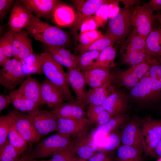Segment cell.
<instances>
[{"label":"cell","instance_id":"59","mask_svg":"<svg viewBox=\"0 0 161 161\" xmlns=\"http://www.w3.org/2000/svg\"><path fill=\"white\" fill-rule=\"evenodd\" d=\"M161 157V139L157 144L154 151V155Z\"/></svg>","mask_w":161,"mask_h":161},{"label":"cell","instance_id":"3","mask_svg":"<svg viewBox=\"0 0 161 161\" xmlns=\"http://www.w3.org/2000/svg\"><path fill=\"white\" fill-rule=\"evenodd\" d=\"M133 8H120L116 15L110 17L105 34L112 37L117 42H123L133 29L132 14Z\"/></svg>","mask_w":161,"mask_h":161},{"label":"cell","instance_id":"6","mask_svg":"<svg viewBox=\"0 0 161 161\" xmlns=\"http://www.w3.org/2000/svg\"><path fill=\"white\" fill-rule=\"evenodd\" d=\"M22 66L19 61L13 58L9 59L0 69V83L11 90L21 84L26 77L23 72Z\"/></svg>","mask_w":161,"mask_h":161},{"label":"cell","instance_id":"61","mask_svg":"<svg viewBox=\"0 0 161 161\" xmlns=\"http://www.w3.org/2000/svg\"><path fill=\"white\" fill-rule=\"evenodd\" d=\"M72 161H88V160L82 159L77 155L74 158Z\"/></svg>","mask_w":161,"mask_h":161},{"label":"cell","instance_id":"21","mask_svg":"<svg viewBox=\"0 0 161 161\" xmlns=\"http://www.w3.org/2000/svg\"><path fill=\"white\" fill-rule=\"evenodd\" d=\"M124 93L115 91L105 100L102 106L112 117L123 114L127 104V98Z\"/></svg>","mask_w":161,"mask_h":161},{"label":"cell","instance_id":"25","mask_svg":"<svg viewBox=\"0 0 161 161\" xmlns=\"http://www.w3.org/2000/svg\"><path fill=\"white\" fill-rule=\"evenodd\" d=\"M11 103L15 109L29 115L37 114L40 110L38 106L24 96L18 90L11 91L9 95Z\"/></svg>","mask_w":161,"mask_h":161},{"label":"cell","instance_id":"51","mask_svg":"<svg viewBox=\"0 0 161 161\" xmlns=\"http://www.w3.org/2000/svg\"><path fill=\"white\" fill-rule=\"evenodd\" d=\"M13 0H0V18L1 21L11 6Z\"/></svg>","mask_w":161,"mask_h":161},{"label":"cell","instance_id":"56","mask_svg":"<svg viewBox=\"0 0 161 161\" xmlns=\"http://www.w3.org/2000/svg\"><path fill=\"white\" fill-rule=\"evenodd\" d=\"M9 59L5 55L3 43L0 39V66H2Z\"/></svg>","mask_w":161,"mask_h":161},{"label":"cell","instance_id":"46","mask_svg":"<svg viewBox=\"0 0 161 161\" xmlns=\"http://www.w3.org/2000/svg\"><path fill=\"white\" fill-rule=\"evenodd\" d=\"M147 73L151 78L159 80L161 78V60L155 59Z\"/></svg>","mask_w":161,"mask_h":161},{"label":"cell","instance_id":"64","mask_svg":"<svg viewBox=\"0 0 161 161\" xmlns=\"http://www.w3.org/2000/svg\"><path fill=\"white\" fill-rule=\"evenodd\" d=\"M159 12V13H160V15L161 16V11H160V12Z\"/></svg>","mask_w":161,"mask_h":161},{"label":"cell","instance_id":"55","mask_svg":"<svg viewBox=\"0 0 161 161\" xmlns=\"http://www.w3.org/2000/svg\"><path fill=\"white\" fill-rule=\"evenodd\" d=\"M11 103L10 98L8 95L1 94L0 95V112L7 108Z\"/></svg>","mask_w":161,"mask_h":161},{"label":"cell","instance_id":"12","mask_svg":"<svg viewBox=\"0 0 161 161\" xmlns=\"http://www.w3.org/2000/svg\"><path fill=\"white\" fill-rule=\"evenodd\" d=\"M85 105L78 100L72 99L64 102L51 111L58 118L79 120L86 118Z\"/></svg>","mask_w":161,"mask_h":161},{"label":"cell","instance_id":"1","mask_svg":"<svg viewBox=\"0 0 161 161\" xmlns=\"http://www.w3.org/2000/svg\"><path fill=\"white\" fill-rule=\"evenodd\" d=\"M25 28L29 37L48 46L64 47L69 41L68 35L64 31L42 21L33 14Z\"/></svg>","mask_w":161,"mask_h":161},{"label":"cell","instance_id":"44","mask_svg":"<svg viewBox=\"0 0 161 161\" xmlns=\"http://www.w3.org/2000/svg\"><path fill=\"white\" fill-rule=\"evenodd\" d=\"M46 47V51L54 52L62 57L74 61L76 63L77 56L74 55L70 51L64 47H52L48 45Z\"/></svg>","mask_w":161,"mask_h":161},{"label":"cell","instance_id":"34","mask_svg":"<svg viewBox=\"0 0 161 161\" xmlns=\"http://www.w3.org/2000/svg\"><path fill=\"white\" fill-rule=\"evenodd\" d=\"M7 139L10 144L20 155L27 149L28 143L17 131L14 123L9 131Z\"/></svg>","mask_w":161,"mask_h":161},{"label":"cell","instance_id":"5","mask_svg":"<svg viewBox=\"0 0 161 161\" xmlns=\"http://www.w3.org/2000/svg\"><path fill=\"white\" fill-rule=\"evenodd\" d=\"M155 60L151 59L133 65L124 71L112 73L113 82L131 88L145 76Z\"/></svg>","mask_w":161,"mask_h":161},{"label":"cell","instance_id":"32","mask_svg":"<svg viewBox=\"0 0 161 161\" xmlns=\"http://www.w3.org/2000/svg\"><path fill=\"white\" fill-rule=\"evenodd\" d=\"M120 53L122 61L129 65L132 66L152 59L146 51L130 50Z\"/></svg>","mask_w":161,"mask_h":161},{"label":"cell","instance_id":"49","mask_svg":"<svg viewBox=\"0 0 161 161\" xmlns=\"http://www.w3.org/2000/svg\"><path fill=\"white\" fill-rule=\"evenodd\" d=\"M97 26L95 18L91 16L86 18L83 22L80 28V32L97 30Z\"/></svg>","mask_w":161,"mask_h":161},{"label":"cell","instance_id":"20","mask_svg":"<svg viewBox=\"0 0 161 161\" xmlns=\"http://www.w3.org/2000/svg\"><path fill=\"white\" fill-rule=\"evenodd\" d=\"M76 17V13L72 7L61 2L56 6L50 16L54 23L60 27L73 24Z\"/></svg>","mask_w":161,"mask_h":161},{"label":"cell","instance_id":"23","mask_svg":"<svg viewBox=\"0 0 161 161\" xmlns=\"http://www.w3.org/2000/svg\"><path fill=\"white\" fill-rule=\"evenodd\" d=\"M120 138L123 145L143 151L141 129L134 123H130L126 126Z\"/></svg>","mask_w":161,"mask_h":161},{"label":"cell","instance_id":"41","mask_svg":"<svg viewBox=\"0 0 161 161\" xmlns=\"http://www.w3.org/2000/svg\"><path fill=\"white\" fill-rule=\"evenodd\" d=\"M102 35L101 32L97 30L87 31L80 32L78 35V40L80 44L88 45L95 41Z\"/></svg>","mask_w":161,"mask_h":161},{"label":"cell","instance_id":"9","mask_svg":"<svg viewBox=\"0 0 161 161\" xmlns=\"http://www.w3.org/2000/svg\"><path fill=\"white\" fill-rule=\"evenodd\" d=\"M95 125L93 121L87 118L79 120L58 118L57 131L58 133L75 137L88 132Z\"/></svg>","mask_w":161,"mask_h":161},{"label":"cell","instance_id":"28","mask_svg":"<svg viewBox=\"0 0 161 161\" xmlns=\"http://www.w3.org/2000/svg\"><path fill=\"white\" fill-rule=\"evenodd\" d=\"M127 119V116L123 114L112 117L105 123L96 126L90 134L94 140L97 136L108 135L125 123Z\"/></svg>","mask_w":161,"mask_h":161},{"label":"cell","instance_id":"39","mask_svg":"<svg viewBox=\"0 0 161 161\" xmlns=\"http://www.w3.org/2000/svg\"><path fill=\"white\" fill-rule=\"evenodd\" d=\"M76 156L73 146L64 148L55 152L50 159L51 161H72Z\"/></svg>","mask_w":161,"mask_h":161},{"label":"cell","instance_id":"27","mask_svg":"<svg viewBox=\"0 0 161 161\" xmlns=\"http://www.w3.org/2000/svg\"><path fill=\"white\" fill-rule=\"evenodd\" d=\"M143 151L147 155H154L161 137L154 132L145 122L141 129Z\"/></svg>","mask_w":161,"mask_h":161},{"label":"cell","instance_id":"14","mask_svg":"<svg viewBox=\"0 0 161 161\" xmlns=\"http://www.w3.org/2000/svg\"><path fill=\"white\" fill-rule=\"evenodd\" d=\"M32 41L26 30L13 31L12 57L19 61L33 53Z\"/></svg>","mask_w":161,"mask_h":161},{"label":"cell","instance_id":"19","mask_svg":"<svg viewBox=\"0 0 161 161\" xmlns=\"http://www.w3.org/2000/svg\"><path fill=\"white\" fill-rule=\"evenodd\" d=\"M115 91L112 79L100 87L87 91L84 104L102 105L106 99Z\"/></svg>","mask_w":161,"mask_h":161},{"label":"cell","instance_id":"8","mask_svg":"<svg viewBox=\"0 0 161 161\" xmlns=\"http://www.w3.org/2000/svg\"><path fill=\"white\" fill-rule=\"evenodd\" d=\"M17 131L29 144L39 142L41 135L30 120L28 114L20 113L15 109L12 111Z\"/></svg>","mask_w":161,"mask_h":161},{"label":"cell","instance_id":"22","mask_svg":"<svg viewBox=\"0 0 161 161\" xmlns=\"http://www.w3.org/2000/svg\"><path fill=\"white\" fill-rule=\"evenodd\" d=\"M17 90L38 106L43 104L41 98V83L35 78L30 77L26 78Z\"/></svg>","mask_w":161,"mask_h":161},{"label":"cell","instance_id":"33","mask_svg":"<svg viewBox=\"0 0 161 161\" xmlns=\"http://www.w3.org/2000/svg\"><path fill=\"white\" fill-rule=\"evenodd\" d=\"M142 151L123 145L117 149L114 161H142Z\"/></svg>","mask_w":161,"mask_h":161},{"label":"cell","instance_id":"37","mask_svg":"<svg viewBox=\"0 0 161 161\" xmlns=\"http://www.w3.org/2000/svg\"><path fill=\"white\" fill-rule=\"evenodd\" d=\"M21 157L8 140L0 147V161H18Z\"/></svg>","mask_w":161,"mask_h":161},{"label":"cell","instance_id":"26","mask_svg":"<svg viewBox=\"0 0 161 161\" xmlns=\"http://www.w3.org/2000/svg\"><path fill=\"white\" fill-rule=\"evenodd\" d=\"M145 41L147 49L151 58L161 60V28L159 24L153 27Z\"/></svg>","mask_w":161,"mask_h":161},{"label":"cell","instance_id":"7","mask_svg":"<svg viewBox=\"0 0 161 161\" xmlns=\"http://www.w3.org/2000/svg\"><path fill=\"white\" fill-rule=\"evenodd\" d=\"M153 12L145 4L136 5L132 14L133 28L144 39H146L153 28L154 20Z\"/></svg>","mask_w":161,"mask_h":161},{"label":"cell","instance_id":"58","mask_svg":"<svg viewBox=\"0 0 161 161\" xmlns=\"http://www.w3.org/2000/svg\"><path fill=\"white\" fill-rule=\"evenodd\" d=\"M33 158L32 156L31 151L26 152H24L18 161H31Z\"/></svg>","mask_w":161,"mask_h":161},{"label":"cell","instance_id":"42","mask_svg":"<svg viewBox=\"0 0 161 161\" xmlns=\"http://www.w3.org/2000/svg\"><path fill=\"white\" fill-rule=\"evenodd\" d=\"M13 35V31L10 30L0 38L3 43L5 55L10 59L12 57Z\"/></svg>","mask_w":161,"mask_h":161},{"label":"cell","instance_id":"40","mask_svg":"<svg viewBox=\"0 0 161 161\" xmlns=\"http://www.w3.org/2000/svg\"><path fill=\"white\" fill-rule=\"evenodd\" d=\"M121 138L115 133H111L108 134L102 146L103 151L111 152L118 148L120 144Z\"/></svg>","mask_w":161,"mask_h":161},{"label":"cell","instance_id":"4","mask_svg":"<svg viewBox=\"0 0 161 161\" xmlns=\"http://www.w3.org/2000/svg\"><path fill=\"white\" fill-rule=\"evenodd\" d=\"M72 146L70 136L58 133L39 141L31 153L34 159L43 158L52 156L60 149Z\"/></svg>","mask_w":161,"mask_h":161},{"label":"cell","instance_id":"38","mask_svg":"<svg viewBox=\"0 0 161 161\" xmlns=\"http://www.w3.org/2000/svg\"><path fill=\"white\" fill-rule=\"evenodd\" d=\"M140 92L138 99H154L151 88V78L145 76L139 81Z\"/></svg>","mask_w":161,"mask_h":161},{"label":"cell","instance_id":"15","mask_svg":"<svg viewBox=\"0 0 161 161\" xmlns=\"http://www.w3.org/2000/svg\"><path fill=\"white\" fill-rule=\"evenodd\" d=\"M32 14L24 5L17 2L12 8L8 24L12 31H20L28 24Z\"/></svg>","mask_w":161,"mask_h":161},{"label":"cell","instance_id":"60","mask_svg":"<svg viewBox=\"0 0 161 161\" xmlns=\"http://www.w3.org/2000/svg\"><path fill=\"white\" fill-rule=\"evenodd\" d=\"M154 16L155 19L158 21L159 25L161 28V16L159 12L154 14Z\"/></svg>","mask_w":161,"mask_h":161},{"label":"cell","instance_id":"63","mask_svg":"<svg viewBox=\"0 0 161 161\" xmlns=\"http://www.w3.org/2000/svg\"><path fill=\"white\" fill-rule=\"evenodd\" d=\"M157 161H161V157H160L157 160Z\"/></svg>","mask_w":161,"mask_h":161},{"label":"cell","instance_id":"62","mask_svg":"<svg viewBox=\"0 0 161 161\" xmlns=\"http://www.w3.org/2000/svg\"><path fill=\"white\" fill-rule=\"evenodd\" d=\"M31 161H51L50 159L47 160H38L35 159L33 158Z\"/></svg>","mask_w":161,"mask_h":161},{"label":"cell","instance_id":"31","mask_svg":"<svg viewBox=\"0 0 161 161\" xmlns=\"http://www.w3.org/2000/svg\"><path fill=\"white\" fill-rule=\"evenodd\" d=\"M145 40L133 28L130 35L122 42L120 52L130 50L148 51Z\"/></svg>","mask_w":161,"mask_h":161},{"label":"cell","instance_id":"29","mask_svg":"<svg viewBox=\"0 0 161 161\" xmlns=\"http://www.w3.org/2000/svg\"><path fill=\"white\" fill-rule=\"evenodd\" d=\"M116 40L112 37L108 35H102L98 39L93 43L88 45L78 44L75 47V51L80 55L89 51L96 50L101 51L105 48L113 46L117 42Z\"/></svg>","mask_w":161,"mask_h":161},{"label":"cell","instance_id":"36","mask_svg":"<svg viewBox=\"0 0 161 161\" xmlns=\"http://www.w3.org/2000/svg\"><path fill=\"white\" fill-rule=\"evenodd\" d=\"M14 123L12 111L0 117V147L7 140L9 131Z\"/></svg>","mask_w":161,"mask_h":161},{"label":"cell","instance_id":"50","mask_svg":"<svg viewBox=\"0 0 161 161\" xmlns=\"http://www.w3.org/2000/svg\"><path fill=\"white\" fill-rule=\"evenodd\" d=\"M110 114L106 110L100 113L93 122L96 126L103 125L107 122L112 117Z\"/></svg>","mask_w":161,"mask_h":161},{"label":"cell","instance_id":"47","mask_svg":"<svg viewBox=\"0 0 161 161\" xmlns=\"http://www.w3.org/2000/svg\"><path fill=\"white\" fill-rule=\"evenodd\" d=\"M110 152L103 151H97L88 161H114V159Z\"/></svg>","mask_w":161,"mask_h":161},{"label":"cell","instance_id":"24","mask_svg":"<svg viewBox=\"0 0 161 161\" xmlns=\"http://www.w3.org/2000/svg\"><path fill=\"white\" fill-rule=\"evenodd\" d=\"M110 68H96L83 72L86 85L91 88L100 87L112 79Z\"/></svg>","mask_w":161,"mask_h":161},{"label":"cell","instance_id":"2","mask_svg":"<svg viewBox=\"0 0 161 161\" xmlns=\"http://www.w3.org/2000/svg\"><path fill=\"white\" fill-rule=\"evenodd\" d=\"M39 61L46 78L60 91L64 101L73 99L66 72L62 66L56 62L51 54L45 51L40 55Z\"/></svg>","mask_w":161,"mask_h":161},{"label":"cell","instance_id":"16","mask_svg":"<svg viewBox=\"0 0 161 161\" xmlns=\"http://www.w3.org/2000/svg\"><path fill=\"white\" fill-rule=\"evenodd\" d=\"M41 98L43 104L54 109L64 103L59 89L46 78L41 83Z\"/></svg>","mask_w":161,"mask_h":161},{"label":"cell","instance_id":"52","mask_svg":"<svg viewBox=\"0 0 161 161\" xmlns=\"http://www.w3.org/2000/svg\"><path fill=\"white\" fill-rule=\"evenodd\" d=\"M145 123L154 132L161 137V121L150 119Z\"/></svg>","mask_w":161,"mask_h":161},{"label":"cell","instance_id":"43","mask_svg":"<svg viewBox=\"0 0 161 161\" xmlns=\"http://www.w3.org/2000/svg\"><path fill=\"white\" fill-rule=\"evenodd\" d=\"M23 72L26 77L33 74L41 75L43 74L42 68L39 62L30 64H22Z\"/></svg>","mask_w":161,"mask_h":161},{"label":"cell","instance_id":"45","mask_svg":"<svg viewBox=\"0 0 161 161\" xmlns=\"http://www.w3.org/2000/svg\"><path fill=\"white\" fill-rule=\"evenodd\" d=\"M49 53L54 59L62 66H64L68 69L76 67V62L74 61L63 57L56 52L52 51L47 52Z\"/></svg>","mask_w":161,"mask_h":161},{"label":"cell","instance_id":"57","mask_svg":"<svg viewBox=\"0 0 161 161\" xmlns=\"http://www.w3.org/2000/svg\"><path fill=\"white\" fill-rule=\"evenodd\" d=\"M125 5V7H133L134 5H138L141 1L140 0H120Z\"/></svg>","mask_w":161,"mask_h":161},{"label":"cell","instance_id":"10","mask_svg":"<svg viewBox=\"0 0 161 161\" xmlns=\"http://www.w3.org/2000/svg\"><path fill=\"white\" fill-rule=\"evenodd\" d=\"M114 1L113 0H88L83 3L76 13L75 21L72 30L75 42L78 40V33L83 21L96 12L102 6Z\"/></svg>","mask_w":161,"mask_h":161},{"label":"cell","instance_id":"13","mask_svg":"<svg viewBox=\"0 0 161 161\" xmlns=\"http://www.w3.org/2000/svg\"><path fill=\"white\" fill-rule=\"evenodd\" d=\"M74 138L73 149L76 155L79 157L88 160L98 151V145L88 132Z\"/></svg>","mask_w":161,"mask_h":161},{"label":"cell","instance_id":"35","mask_svg":"<svg viewBox=\"0 0 161 161\" xmlns=\"http://www.w3.org/2000/svg\"><path fill=\"white\" fill-rule=\"evenodd\" d=\"M101 51H89L77 56L76 67L83 72L86 70L97 60Z\"/></svg>","mask_w":161,"mask_h":161},{"label":"cell","instance_id":"11","mask_svg":"<svg viewBox=\"0 0 161 161\" xmlns=\"http://www.w3.org/2000/svg\"><path fill=\"white\" fill-rule=\"evenodd\" d=\"M29 118L41 136L57 131L58 117L51 111L40 110L36 115L28 114Z\"/></svg>","mask_w":161,"mask_h":161},{"label":"cell","instance_id":"18","mask_svg":"<svg viewBox=\"0 0 161 161\" xmlns=\"http://www.w3.org/2000/svg\"><path fill=\"white\" fill-rule=\"evenodd\" d=\"M20 2L37 17L46 18L50 17L56 6L61 2L58 0H21Z\"/></svg>","mask_w":161,"mask_h":161},{"label":"cell","instance_id":"30","mask_svg":"<svg viewBox=\"0 0 161 161\" xmlns=\"http://www.w3.org/2000/svg\"><path fill=\"white\" fill-rule=\"evenodd\" d=\"M116 50L113 46L107 47L101 51L97 60L86 70L96 68H111L115 66Z\"/></svg>","mask_w":161,"mask_h":161},{"label":"cell","instance_id":"54","mask_svg":"<svg viewBox=\"0 0 161 161\" xmlns=\"http://www.w3.org/2000/svg\"><path fill=\"white\" fill-rule=\"evenodd\" d=\"M153 12L161 10V0H149L145 4Z\"/></svg>","mask_w":161,"mask_h":161},{"label":"cell","instance_id":"17","mask_svg":"<svg viewBox=\"0 0 161 161\" xmlns=\"http://www.w3.org/2000/svg\"><path fill=\"white\" fill-rule=\"evenodd\" d=\"M66 76L67 81L74 91L77 100L85 105L86 84L83 72L76 67L68 69Z\"/></svg>","mask_w":161,"mask_h":161},{"label":"cell","instance_id":"48","mask_svg":"<svg viewBox=\"0 0 161 161\" xmlns=\"http://www.w3.org/2000/svg\"><path fill=\"white\" fill-rule=\"evenodd\" d=\"M104 110L102 105L89 104L86 111L87 117L93 121L96 117Z\"/></svg>","mask_w":161,"mask_h":161},{"label":"cell","instance_id":"53","mask_svg":"<svg viewBox=\"0 0 161 161\" xmlns=\"http://www.w3.org/2000/svg\"><path fill=\"white\" fill-rule=\"evenodd\" d=\"M40 55L33 52L24 58L20 61L22 64H30L39 62Z\"/></svg>","mask_w":161,"mask_h":161}]
</instances>
